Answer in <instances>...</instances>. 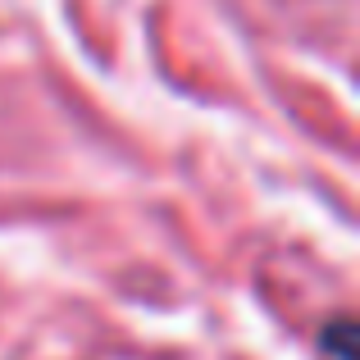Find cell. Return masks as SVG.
Here are the masks:
<instances>
[{"mask_svg":"<svg viewBox=\"0 0 360 360\" xmlns=\"http://www.w3.org/2000/svg\"><path fill=\"white\" fill-rule=\"evenodd\" d=\"M319 347H324V352H333V360H360V356H356V324H352L347 315H338L333 324H324Z\"/></svg>","mask_w":360,"mask_h":360,"instance_id":"cell-1","label":"cell"}]
</instances>
